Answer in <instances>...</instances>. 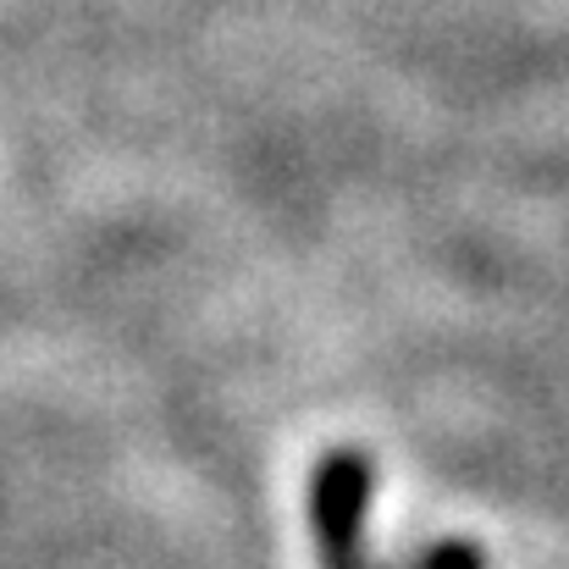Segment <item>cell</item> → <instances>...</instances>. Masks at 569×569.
<instances>
[{"label": "cell", "mask_w": 569, "mask_h": 569, "mask_svg": "<svg viewBox=\"0 0 569 569\" xmlns=\"http://www.w3.org/2000/svg\"><path fill=\"white\" fill-rule=\"evenodd\" d=\"M409 569H487V553L470 542V537H442L431 548H420Z\"/></svg>", "instance_id": "7a4b0ae2"}, {"label": "cell", "mask_w": 569, "mask_h": 569, "mask_svg": "<svg viewBox=\"0 0 569 569\" xmlns=\"http://www.w3.org/2000/svg\"><path fill=\"white\" fill-rule=\"evenodd\" d=\"M377 498V465L366 448H327L310 470V531L321 569H377L366 559V526Z\"/></svg>", "instance_id": "6da1fadb"}]
</instances>
